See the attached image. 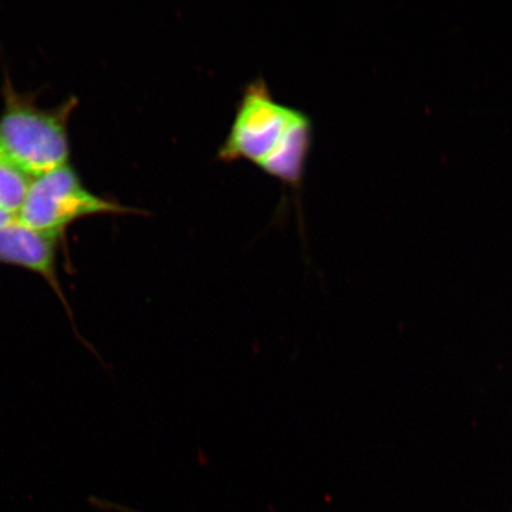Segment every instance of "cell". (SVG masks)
Listing matches in <instances>:
<instances>
[{"mask_svg": "<svg viewBox=\"0 0 512 512\" xmlns=\"http://www.w3.org/2000/svg\"><path fill=\"white\" fill-rule=\"evenodd\" d=\"M312 138L309 115L280 104L260 78L243 91L219 159L227 163L247 160L287 187L299 190Z\"/></svg>", "mask_w": 512, "mask_h": 512, "instance_id": "1", "label": "cell"}, {"mask_svg": "<svg viewBox=\"0 0 512 512\" xmlns=\"http://www.w3.org/2000/svg\"><path fill=\"white\" fill-rule=\"evenodd\" d=\"M5 111L0 118V147L4 156L32 177L66 165L69 146L67 119L75 101L43 111L27 96L5 86Z\"/></svg>", "mask_w": 512, "mask_h": 512, "instance_id": "2", "label": "cell"}, {"mask_svg": "<svg viewBox=\"0 0 512 512\" xmlns=\"http://www.w3.org/2000/svg\"><path fill=\"white\" fill-rule=\"evenodd\" d=\"M125 211L83 188L79 177L66 164L34 178L17 219L41 232L60 235L80 217Z\"/></svg>", "mask_w": 512, "mask_h": 512, "instance_id": "3", "label": "cell"}, {"mask_svg": "<svg viewBox=\"0 0 512 512\" xmlns=\"http://www.w3.org/2000/svg\"><path fill=\"white\" fill-rule=\"evenodd\" d=\"M57 239L59 234L41 232L15 217L0 226V264L24 268L46 280L76 329L72 307L56 271Z\"/></svg>", "mask_w": 512, "mask_h": 512, "instance_id": "4", "label": "cell"}, {"mask_svg": "<svg viewBox=\"0 0 512 512\" xmlns=\"http://www.w3.org/2000/svg\"><path fill=\"white\" fill-rule=\"evenodd\" d=\"M32 176L10 159H0V211L17 217L28 196Z\"/></svg>", "mask_w": 512, "mask_h": 512, "instance_id": "5", "label": "cell"}, {"mask_svg": "<svg viewBox=\"0 0 512 512\" xmlns=\"http://www.w3.org/2000/svg\"><path fill=\"white\" fill-rule=\"evenodd\" d=\"M12 219H15V217L10 216L8 214H4V213H2V211H0V226H3V224H5L6 222H9Z\"/></svg>", "mask_w": 512, "mask_h": 512, "instance_id": "6", "label": "cell"}, {"mask_svg": "<svg viewBox=\"0 0 512 512\" xmlns=\"http://www.w3.org/2000/svg\"><path fill=\"white\" fill-rule=\"evenodd\" d=\"M4 157H5V156H4V152H3V150H2V147H0V159H2V158H4Z\"/></svg>", "mask_w": 512, "mask_h": 512, "instance_id": "7", "label": "cell"}]
</instances>
